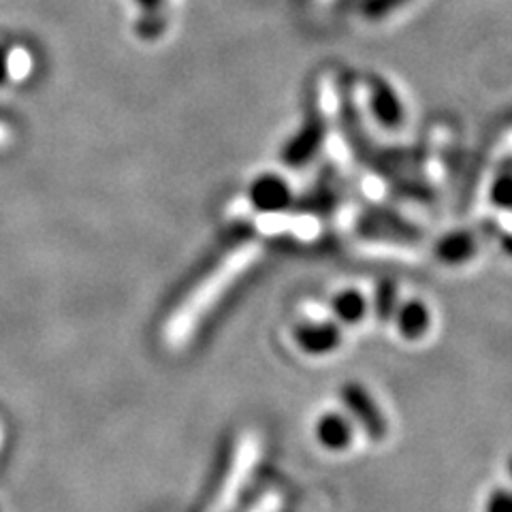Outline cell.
I'll return each instance as SVG.
<instances>
[{
	"label": "cell",
	"instance_id": "cell-1",
	"mask_svg": "<svg viewBox=\"0 0 512 512\" xmlns=\"http://www.w3.org/2000/svg\"><path fill=\"white\" fill-rule=\"evenodd\" d=\"M340 399L350 416V421L359 423V427L365 431L367 438L376 442L384 440L389 434V423L384 416L382 408L378 406L372 393L367 391L359 382H346L340 389Z\"/></svg>",
	"mask_w": 512,
	"mask_h": 512
},
{
	"label": "cell",
	"instance_id": "cell-2",
	"mask_svg": "<svg viewBox=\"0 0 512 512\" xmlns=\"http://www.w3.org/2000/svg\"><path fill=\"white\" fill-rule=\"evenodd\" d=\"M325 137H327V124L323 116L318 114L308 116L306 122L301 124L299 131L282 146V152H280L282 163L293 169L308 165L310 160L320 152V148L325 146Z\"/></svg>",
	"mask_w": 512,
	"mask_h": 512
},
{
	"label": "cell",
	"instance_id": "cell-3",
	"mask_svg": "<svg viewBox=\"0 0 512 512\" xmlns=\"http://www.w3.org/2000/svg\"><path fill=\"white\" fill-rule=\"evenodd\" d=\"M293 340L303 355L325 357L342 346V325L335 320H306L293 329Z\"/></svg>",
	"mask_w": 512,
	"mask_h": 512
},
{
	"label": "cell",
	"instance_id": "cell-4",
	"mask_svg": "<svg viewBox=\"0 0 512 512\" xmlns=\"http://www.w3.org/2000/svg\"><path fill=\"white\" fill-rule=\"evenodd\" d=\"M248 199L256 212L280 214L293 205V188L278 173H261L250 184Z\"/></svg>",
	"mask_w": 512,
	"mask_h": 512
},
{
	"label": "cell",
	"instance_id": "cell-5",
	"mask_svg": "<svg viewBox=\"0 0 512 512\" xmlns=\"http://www.w3.org/2000/svg\"><path fill=\"white\" fill-rule=\"evenodd\" d=\"M370 111L376 122L389 131H397L406 120L402 96L397 94L391 82L380 75L370 77Z\"/></svg>",
	"mask_w": 512,
	"mask_h": 512
},
{
	"label": "cell",
	"instance_id": "cell-6",
	"mask_svg": "<svg viewBox=\"0 0 512 512\" xmlns=\"http://www.w3.org/2000/svg\"><path fill=\"white\" fill-rule=\"evenodd\" d=\"M314 436L325 451L344 453L355 442V427H352L350 416L342 412H325L318 416Z\"/></svg>",
	"mask_w": 512,
	"mask_h": 512
},
{
	"label": "cell",
	"instance_id": "cell-7",
	"mask_svg": "<svg viewBox=\"0 0 512 512\" xmlns=\"http://www.w3.org/2000/svg\"><path fill=\"white\" fill-rule=\"evenodd\" d=\"M393 320L404 340L419 342L431 329V310L425 301L412 297L406 301H399Z\"/></svg>",
	"mask_w": 512,
	"mask_h": 512
},
{
	"label": "cell",
	"instance_id": "cell-8",
	"mask_svg": "<svg viewBox=\"0 0 512 512\" xmlns=\"http://www.w3.org/2000/svg\"><path fill=\"white\" fill-rule=\"evenodd\" d=\"M436 259L444 265H463L474 259L476 254V237L470 231H451L438 239L434 248Z\"/></svg>",
	"mask_w": 512,
	"mask_h": 512
},
{
	"label": "cell",
	"instance_id": "cell-9",
	"mask_svg": "<svg viewBox=\"0 0 512 512\" xmlns=\"http://www.w3.org/2000/svg\"><path fill=\"white\" fill-rule=\"evenodd\" d=\"M331 312L338 325H359L370 312V301L359 288H344L331 299Z\"/></svg>",
	"mask_w": 512,
	"mask_h": 512
},
{
	"label": "cell",
	"instance_id": "cell-10",
	"mask_svg": "<svg viewBox=\"0 0 512 512\" xmlns=\"http://www.w3.org/2000/svg\"><path fill=\"white\" fill-rule=\"evenodd\" d=\"M399 306V295H397V286L391 280H380L374 293V314L380 320V323H391L395 310Z\"/></svg>",
	"mask_w": 512,
	"mask_h": 512
},
{
	"label": "cell",
	"instance_id": "cell-11",
	"mask_svg": "<svg viewBox=\"0 0 512 512\" xmlns=\"http://www.w3.org/2000/svg\"><path fill=\"white\" fill-rule=\"evenodd\" d=\"M489 197L495 207L512 212V171H502L498 178L493 180Z\"/></svg>",
	"mask_w": 512,
	"mask_h": 512
},
{
	"label": "cell",
	"instance_id": "cell-12",
	"mask_svg": "<svg viewBox=\"0 0 512 512\" xmlns=\"http://www.w3.org/2000/svg\"><path fill=\"white\" fill-rule=\"evenodd\" d=\"M408 3H410V0H365V3H363V15H365L367 20L378 22V20L387 18V15H391L393 11L402 9Z\"/></svg>",
	"mask_w": 512,
	"mask_h": 512
},
{
	"label": "cell",
	"instance_id": "cell-13",
	"mask_svg": "<svg viewBox=\"0 0 512 512\" xmlns=\"http://www.w3.org/2000/svg\"><path fill=\"white\" fill-rule=\"evenodd\" d=\"M485 512H512V489H493L485 502Z\"/></svg>",
	"mask_w": 512,
	"mask_h": 512
},
{
	"label": "cell",
	"instance_id": "cell-14",
	"mask_svg": "<svg viewBox=\"0 0 512 512\" xmlns=\"http://www.w3.org/2000/svg\"><path fill=\"white\" fill-rule=\"evenodd\" d=\"M502 248H504V252L512 259V233H506V235L502 237Z\"/></svg>",
	"mask_w": 512,
	"mask_h": 512
},
{
	"label": "cell",
	"instance_id": "cell-15",
	"mask_svg": "<svg viewBox=\"0 0 512 512\" xmlns=\"http://www.w3.org/2000/svg\"><path fill=\"white\" fill-rule=\"evenodd\" d=\"M506 472H508V476H510V480H512V455H510L508 461H506Z\"/></svg>",
	"mask_w": 512,
	"mask_h": 512
},
{
	"label": "cell",
	"instance_id": "cell-16",
	"mask_svg": "<svg viewBox=\"0 0 512 512\" xmlns=\"http://www.w3.org/2000/svg\"><path fill=\"white\" fill-rule=\"evenodd\" d=\"M141 3H146V5H154V3H158V0H141Z\"/></svg>",
	"mask_w": 512,
	"mask_h": 512
}]
</instances>
